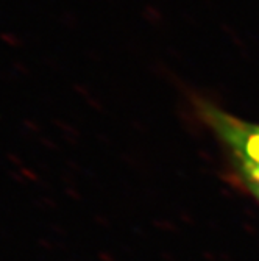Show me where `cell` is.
<instances>
[{"label":"cell","mask_w":259,"mask_h":261,"mask_svg":"<svg viewBox=\"0 0 259 261\" xmlns=\"http://www.w3.org/2000/svg\"><path fill=\"white\" fill-rule=\"evenodd\" d=\"M197 111L217 139L231 177L259 202V124L226 113L208 100H198Z\"/></svg>","instance_id":"1"}]
</instances>
